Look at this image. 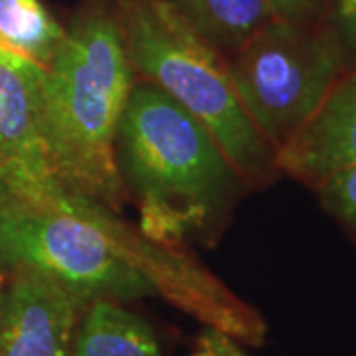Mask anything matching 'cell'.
Masks as SVG:
<instances>
[{
    "label": "cell",
    "mask_w": 356,
    "mask_h": 356,
    "mask_svg": "<svg viewBox=\"0 0 356 356\" xmlns=\"http://www.w3.org/2000/svg\"><path fill=\"white\" fill-rule=\"evenodd\" d=\"M0 266L42 271L86 305L159 293L147 266L121 245L115 214L76 196L54 208L0 204Z\"/></svg>",
    "instance_id": "obj_4"
},
{
    "label": "cell",
    "mask_w": 356,
    "mask_h": 356,
    "mask_svg": "<svg viewBox=\"0 0 356 356\" xmlns=\"http://www.w3.org/2000/svg\"><path fill=\"white\" fill-rule=\"evenodd\" d=\"M135 79L115 2L88 0L46 67L44 133L64 191L109 214L127 202L115 137Z\"/></svg>",
    "instance_id": "obj_1"
},
{
    "label": "cell",
    "mask_w": 356,
    "mask_h": 356,
    "mask_svg": "<svg viewBox=\"0 0 356 356\" xmlns=\"http://www.w3.org/2000/svg\"><path fill=\"white\" fill-rule=\"evenodd\" d=\"M2 293H4V275H2V266H0V303H2Z\"/></svg>",
    "instance_id": "obj_16"
},
{
    "label": "cell",
    "mask_w": 356,
    "mask_h": 356,
    "mask_svg": "<svg viewBox=\"0 0 356 356\" xmlns=\"http://www.w3.org/2000/svg\"><path fill=\"white\" fill-rule=\"evenodd\" d=\"M74 356H161L151 325L117 301L95 299L83 307Z\"/></svg>",
    "instance_id": "obj_9"
},
{
    "label": "cell",
    "mask_w": 356,
    "mask_h": 356,
    "mask_svg": "<svg viewBox=\"0 0 356 356\" xmlns=\"http://www.w3.org/2000/svg\"><path fill=\"white\" fill-rule=\"evenodd\" d=\"M46 67L0 48V204L54 208L72 194L54 175L44 133Z\"/></svg>",
    "instance_id": "obj_6"
},
{
    "label": "cell",
    "mask_w": 356,
    "mask_h": 356,
    "mask_svg": "<svg viewBox=\"0 0 356 356\" xmlns=\"http://www.w3.org/2000/svg\"><path fill=\"white\" fill-rule=\"evenodd\" d=\"M191 356H248L238 344V339H234L222 329L208 327L204 329L192 348Z\"/></svg>",
    "instance_id": "obj_15"
},
{
    "label": "cell",
    "mask_w": 356,
    "mask_h": 356,
    "mask_svg": "<svg viewBox=\"0 0 356 356\" xmlns=\"http://www.w3.org/2000/svg\"><path fill=\"white\" fill-rule=\"evenodd\" d=\"M318 202L356 245V166L325 178L317 188Z\"/></svg>",
    "instance_id": "obj_12"
},
{
    "label": "cell",
    "mask_w": 356,
    "mask_h": 356,
    "mask_svg": "<svg viewBox=\"0 0 356 356\" xmlns=\"http://www.w3.org/2000/svg\"><path fill=\"white\" fill-rule=\"evenodd\" d=\"M65 28L40 0H0V46L48 67Z\"/></svg>",
    "instance_id": "obj_11"
},
{
    "label": "cell",
    "mask_w": 356,
    "mask_h": 356,
    "mask_svg": "<svg viewBox=\"0 0 356 356\" xmlns=\"http://www.w3.org/2000/svg\"><path fill=\"white\" fill-rule=\"evenodd\" d=\"M168 4L226 60L277 18L269 0H168Z\"/></svg>",
    "instance_id": "obj_10"
},
{
    "label": "cell",
    "mask_w": 356,
    "mask_h": 356,
    "mask_svg": "<svg viewBox=\"0 0 356 356\" xmlns=\"http://www.w3.org/2000/svg\"><path fill=\"white\" fill-rule=\"evenodd\" d=\"M115 161L143 234L163 245L210 234L248 188L210 131L143 77L119 119Z\"/></svg>",
    "instance_id": "obj_2"
},
{
    "label": "cell",
    "mask_w": 356,
    "mask_h": 356,
    "mask_svg": "<svg viewBox=\"0 0 356 356\" xmlns=\"http://www.w3.org/2000/svg\"><path fill=\"white\" fill-rule=\"evenodd\" d=\"M10 271L0 303V356H74L86 303L42 271Z\"/></svg>",
    "instance_id": "obj_7"
},
{
    "label": "cell",
    "mask_w": 356,
    "mask_h": 356,
    "mask_svg": "<svg viewBox=\"0 0 356 356\" xmlns=\"http://www.w3.org/2000/svg\"><path fill=\"white\" fill-rule=\"evenodd\" d=\"M329 22L343 44L348 67L356 64V0H331Z\"/></svg>",
    "instance_id": "obj_13"
},
{
    "label": "cell",
    "mask_w": 356,
    "mask_h": 356,
    "mask_svg": "<svg viewBox=\"0 0 356 356\" xmlns=\"http://www.w3.org/2000/svg\"><path fill=\"white\" fill-rule=\"evenodd\" d=\"M135 76L151 81L216 139L248 188L281 177L277 151L238 99L228 60L186 24L168 0H113Z\"/></svg>",
    "instance_id": "obj_3"
},
{
    "label": "cell",
    "mask_w": 356,
    "mask_h": 356,
    "mask_svg": "<svg viewBox=\"0 0 356 356\" xmlns=\"http://www.w3.org/2000/svg\"><path fill=\"white\" fill-rule=\"evenodd\" d=\"M228 67L248 117L280 153L348 64L329 18L309 24L273 18L229 56Z\"/></svg>",
    "instance_id": "obj_5"
},
{
    "label": "cell",
    "mask_w": 356,
    "mask_h": 356,
    "mask_svg": "<svg viewBox=\"0 0 356 356\" xmlns=\"http://www.w3.org/2000/svg\"><path fill=\"white\" fill-rule=\"evenodd\" d=\"M277 18L289 22H321L329 18L331 0H269Z\"/></svg>",
    "instance_id": "obj_14"
},
{
    "label": "cell",
    "mask_w": 356,
    "mask_h": 356,
    "mask_svg": "<svg viewBox=\"0 0 356 356\" xmlns=\"http://www.w3.org/2000/svg\"><path fill=\"white\" fill-rule=\"evenodd\" d=\"M0 48H2V46H0Z\"/></svg>",
    "instance_id": "obj_17"
},
{
    "label": "cell",
    "mask_w": 356,
    "mask_h": 356,
    "mask_svg": "<svg viewBox=\"0 0 356 356\" xmlns=\"http://www.w3.org/2000/svg\"><path fill=\"white\" fill-rule=\"evenodd\" d=\"M281 175L309 188L356 166V64L346 67L313 117L277 153Z\"/></svg>",
    "instance_id": "obj_8"
}]
</instances>
